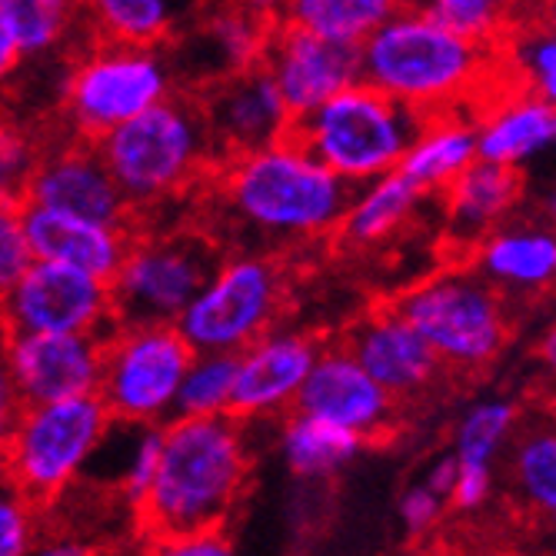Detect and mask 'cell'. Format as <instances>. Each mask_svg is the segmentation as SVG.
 Returning a JSON list of instances; mask_svg holds the SVG:
<instances>
[{
    "label": "cell",
    "instance_id": "29",
    "mask_svg": "<svg viewBox=\"0 0 556 556\" xmlns=\"http://www.w3.org/2000/svg\"><path fill=\"white\" fill-rule=\"evenodd\" d=\"M477 161H480V127L433 114L430 127L407 150L400 170L410 174L430 193V190H446Z\"/></svg>",
    "mask_w": 556,
    "mask_h": 556
},
{
    "label": "cell",
    "instance_id": "27",
    "mask_svg": "<svg viewBox=\"0 0 556 556\" xmlns=\"http://www.w3.org/2000/svg\"><path fill=\"white\" fill-rule=\"evenodd\" d=\"M84 0H0V67L11 74L21 58L47 54L67 34Z\"/></svg>",
    "mask_w": 556,
    "mask_h": 556
},
{
    "label": "cell",
    "instance_id": "1",
    "mask_svg": "<svg viewBox=\"0 0 556 556\" xmlns=\"http://www.w3.org/2000/svg\"><path fill=\"white\" fill-rule=\"evenodd\" d=\"M353 187L290 134L220 164L217 197L227 220L261 243H307L337 233Z\"/></svg>",
    "mask_w": 556,
    "mask_h": 556
},
{
    "label": "cell",
    "instance_id": "7",
    "mask_svg": "<svg viewBox=\"0 0 556 556\" xmlns=\"http://www.w3.org/2000/svg\"><path fill=\"white\" fill-rule=\"evenodd\" d=\"M393 311L407 317L440 361L453 370H480L507 346L510 320L503 314L496 283L477 274H440L400 300Z\"/></svg>",
    "mask_w": 556,
    "mask_h": 556
},
{
    "label": "cell",
    "instance_id": "3",
    "mask_svg": "<svg viewBox=\"0 0 556 556\" xmlns=\"http://www.w3.org/2000/svg\"><path fill=\"white\" fill-rule=\"evenodd\" d=\"M493 50L496 43L464 37L417 8H403L364 40V80L420 111H443L483 84Z\"/></svg>",
    "mask_w": 556,
    "mask_h": 556
},
{
    "label": "cell",
    "instance_id": "22",
    "mask_svg": "<svg viewBox=\"0 0 556 556\" xmlns=\"http://www.w3.org/2000/svg\"><path fill=\"white\" fill-rule=\"evenodd\" d=\"M523 193L520 167L477 161L457 180L446 187V220L450 233L473 247L480 237L493 230L500 217H507L510 207Z\"/></svg>",
    "mask_w": 556,
    "mask_h": 556
},
{
    "label": "cell",
    "instance_id": "32",
    "mask_svg": "<svg viewBox=\"0 0 556 556\" xmlns=\"http://www.w3.org/2000/svg\"><path fill=\"white\" fill-rule=\"evenodd\" d=\"M240 374V353L230 350H197V357L184 377L174 420L177 417H211L230 414L233 390Z\"/></svg>",
    "mask_w": 556,
    "mask_h": 556
},
{
    "label": "cell",
    "instance_id": "15",
    "mask_svg": "<svg viewBox=\"0 0 556 556\" xmlns=\"http://www.w3.org/2000/svg\"><path fill=\"white\" fill-rule=\"evenodd\" d=\"M24 200L127 230L134 224L130 200L111 174L108 161L100 157L97 140L84 137L40 157L37 170L27 180Z\"/></svg>",
    "mask_w": 556,
    "mask_h": 556
},
{
    "label": "cell",
    "instance_id": "18",
    "mask_svg": "<svg viewBox=\"0 0 556 556\" xmlns=\"http://www.w3.org/2000/svg\"><path fill=\"white\" fill-rule=\"evenodd\" d=\"M346 346L374 374V380L403 403L420 400L446 367L427 337L390 303L353 327L346 333Z\"/></svg>",
    "mask_w": 556,
    "mask_h": 556
},
{
    "label": "cell",
    "instance_id": "25",
    "mask_svg": "<svg viewBox=\"0 0 556 556\" xmlns=\"http://www.w3.org/2000/svg\"><path fill=\"white\" fill-rule=\"evenodd\" d=\"M424 193L427 190L410 174H403L400 167L370 180L364 187V193L353 197L346 217L337 227V240L346 247H361V250L390 240L414 217Z\"/></svg>",
    "mask_w": 556,
    "mask_h": 556
},
{
    "label": "cell",
    "instance_id": "24",
    "mask_svg": "<svg viewBox=\"0 0 556 556\" xmlns=\"http://www.w3.org/2000/svg\"><path fill=\"white\" fill-rule=\"evenodd\" d=\"M556 147V104L543 93H520L480 124V161L520 167Z\"/></svg>",
    "mask_w": 556,
    "mask_h": 556
},
{
    "label": "cell",
    "instance_id": "21",
    "mask_svg": "<svg viewBox=\"0 0 556 556\" xmlns=\"http://www.w3.org/2000/svg\"><path fill=\"white\" fill-rule=\"evenodd\" d=\"M261 0H233V4L214 8L204 24L177 43V67L197 80L220 84L247 67L264 61V50L274 30H267L261 17Z\"/></svg>",
    "mask_w": 556,
    "mask_h": 556
},
{
    "label": "cell",
    "instance_id": "19",
    "mask_svg": "<svg viewBox=\"0 0 556 556\" xmlns=\"http://www.w3.org/2000/svg\"><path fill=\"white\" fill-rule=\"evenodd\" d=\"M320 346L300 333H264L257 343L240 350V374L230 414L250 420L293 407L307 383Z\"/></svg>",
    "mask_w": 556,
    "mask_h": 556
},
{
    "label": "cell",
    "instance_id": "9",
    "mask_svg": "<svg viewBox=\"0 0 556 556\" xmlns=\"http://www.w3.org/2000/svg\"><path fill=\"white\" fill-rule=\"evenodd\" d=\"M170 97V71L157 47L104 40L67 77L64 114L77 137L100 140Z\"/></svg>",
    "mask_w": 556,
    "mask_h": 556
},
{
    "label": "cell",
    "instance_id": "28",
    "mask_svg": "<svg viewBox=\"0 0 556 556\" xmlns=\"http://www.w3.org/2000/svg\"><path fill=\"white\" fill-rule=\"evenodd\" d=\"M364 443L367 440L357 430H346L340 424H330L314 414H300V410H293V417L283 427L287 467L303 480H324V477L340 473L343 467L357 460Z\"/></svg>",
    "mask_w": 556,
    "mask_h": 556
},
{
    "label": "cell",
    "instance_id": "14",
    "mask_svg": "<svg viewBox=\"0 0 556 556\" xmlns=\"http://www.w3.org/2000/svg\"><path fill=\"white\" fill-rule=\"evenodd\" d=\"M264 64L270 67L287 108L296 117L324 108L330 97L364 80V47L340 43L293 21L274 27Z\"/></svg>",
    "mask_w": 556,
    "mask_h": 556
},
{
    "label": "cell",
    "instance_id": "31",
    "mask_svg": "<svg viewBox=\"0 0 556 556\" xmlns=\"http://www.w3.org/2000/svg\"><path fill=\"white\" fill-rule=\"evenodd\" d=\"M287 21L340 43H361L396 17L407 0H287Z\"/></svg>",
    "mask_w": 556,
    "mask_h": 556
},
{
    "label": "cell",
    "instance_id": "46",
    "mask_svg": "<svg viewBox=\"0 0 556 556\" xmlns=\"http://www.w3.org/2000/svg\"><path fill=\"white\" fill-rule=\"evenodd\" d=\"M553 414H556V400H553Z\"/></svg>",
    "mask_w": 556,
    "mask_h": 556
},
{
    "label": "cell",
    "instance_id": "40",
    "mask_svg": "<svg viewBox=\"0 0 556 556\" xmlns=\"http://www.w3.org/2000/svg\"><path fill=\"white\" fill-rule=\"evenodd\" d=\"M233 543L224 536V530H204V533H190L170 546H164V553H177V556H224L230 553Z\"/></svg>",
    "mask_w": 556,
    "mask_h": 556
},
{
    "label": "cell",
    "instance_id": "26",
    "mask_svg": "<svg viewBox=\"0 0 556 556\" xmlns=\"http://www.w3.org/2000/svg\"><path fill=\"white\" fill-rule=\"evenodd\" d=\"M480 274L507 290H540L556 280V230H500L486 233L480 254Z\"/></svg>",
    "mask_w": 556,
    "mask_h": 556
},
{
    "label": "cell",
    "instance_id": "5",
    "mask_svg": "<svg viewBox=\"0 0 556 556\" xmlns=\"http://www.w3.org/2000/svg\"><path fill=\"white\" fill-rule=\"evenodd\" d=\"M430 121L433 114H420V108L407 100L357 80L330 97L324 108L296 117L290 124V137L343 180L370 184L403 164Z\"/></svg>",
    "mask_w": 556,
    "mask_h": 556
},
{
    "label": "cell",
    "instance_id": "35",
    "mask_svg": "<svg viewBox=\"0 0 556 556\" xmlns=\"http://www.w3.org/2000/svg\"><path fill=\"white\" fill-rule=\"evenodd\" d=\"M34 261L37 257L27 240V230L21 224V211L17 204L4 200V217H0V283H4V290L14 287Z\"/></svg>",
    "mask_w": 556,
    "mask_h": 556
},
{
    "label": "cell",
    "instance_id": "41",
    "mask_svg": "<svg viewBox=\"0 0 556 556\" xmlns=\"http://www.w3.org/2000/svg\"><path fill=\"white\" fill-rule=\"evenodd\" d=\"M457 477H460V457L457 453H446V457L433 460L430 470H427V480L437 493H443L446 500L453 496V486H457Z\"/></svg>",
    "mask_w": 556,
    "mask_h": 556
},
{
    "label": "cell",
    "instance_id": "37",
    "mask_svg": "<svg viewBox=\"0 0 556 556\" xmlns=\"http://www.w3.org/2000/svg\"><path fill=\"white\" fill-rule=\"evenodd\" d=\"M443 503H450L443 493H437L430 483H417L410 486L407 493L400 496V523H403V533L410 540H420L427 536L440 517H443Z\"/></svg>",
    "mask_w": 556,
    "mask_h": 556
},
{
    "label": "cell",
    "instance_id": "36",
    "mask_svg": "<svg viewBox=\"0 0 556 556\" xmlns=\"http://www.w3.org/2000/svg\"><path fill=\"white\" fill-rule=\"evenodd\" d=\"M520 64L533 90L556 104V34L533 27V37L520 47Z\"/></svg>",
    "mask_w": 556,
    "mask_h": 556
},
{
    "label": "cell",
    "instance_id": "45",
    "mask_svg": "<svg viewBox=\"0 0 556 556\" xmlns=\"http://www.w3.org/2000/svg\"><path fill=\"white\" fill-rule=\"evenodd\" d=\"M536 27H540V30H549V34H556V4H553V8H549L543 17H540V24H536Z\"/></svg>",
    "mask_w": 556,
    "mask_h": 556
},
{
    "label": "cell",
    "instance_id": "10",
    "mask_svg": "<svg viewBox=\"0 0 556 556\" xmlns=\"http://www.w3.org/2000/svg\"><path fill=\"white\" fill-rule=\"evenodd\" d=\"M197 357L177 324L124 327L104 353L100 396L121 424H164Z\"/></svg>",
    "mask_w": 556,
    "mask_h": 556
},
{
    "label": "cell",
    "instance_id": "12",
    "mask_svg": "<svg viewBox=\"0 0 556 556\" xmlns=\"http://www.w3.org/2000/svg\"><path fill=\"white\" fill-rule=\"evenodd\" d=\"M4 330L97 333L108 343L124 330L114 314L111 280L40 257L14 287L4 290Z\"/></svg>",
    "mask_w": 556,
    "mask_h": 556
},
{
    "label": "cell",
    "instance_id": "17",
    "mask_svg": "<svg viewBox=\"0 0 556 556\" xmlns=\"http://www.w3.org/2000/svg\"><path fill=\"white\" fill-rule=\"evenodd\" d=\"M393 403L396 396L387 393L374 374L353 357V350L327 346L303 383L293 410L314 414L330 424H340L346 430H357L364 440L387 433L393 427Z\"/></svg>",
    "mask_w": 556,
    "mask_h": 556
},
{
    "label": "cell",
    "instance_id": "39",
    "mask_svg": "<svg viewBox=\"0 0 556 556\" xmlns=\"http://www.w3.org/2000/svg\"><path fill=\"white\" fill-rule=\"evenodd\" d=\"M493 493V467H477V464H460L457 486H453L450 507H457L460 514H473Z\"/></svg>",
    "mask_w": 556,
    "mask_h": 556
},
{
    "label": "cell",
    "instance_id": "43",
    "mask_svg": "<svg viewBox=\"0 0 556 556\" xmlns=\"http://www.w3.org/2000/svg\"><path fill=\"white\" fill-rule=\"evenodd\" d=\"M536 361L543 364L546 377L556 380V327H549L546 337L540 340V346H536Z\"/></svg>",
    "mask_w": 556,
    "mask_h": 556
},
{
    "label": "cell",
    "instance_id": "13",
    "mask_svg": "<svg viewBox=\"0 0 556 556\" xmlns=\"http://www.w3.org/2000/svg\"><path fill=\"white\" fill-rule=\"evenodd\" d=\"M108 340L97 333H40L8 330L4 414L30 403H50L84 393H100Z\"/></svg>",
    "mask_w": 556,
    "mask_h": 556
},
{
    "label": "cell",
    "instance_id": "8",
    "mask_svg": "<svg viewBox=\"0 0 556 556\" xmlns=\"http://www.w3.org/2000/svg\"><path fill=\"white\" fill-rule=\"evenodd\" d=\"M220 264L224 254L207 233L174 230L164 237H134L130 254L111 283L121 327L177 324Z\"/></svg>",
    "mask_w": 556,
    "mask_h": 556
},
{
    "label": "cell",
    "instance_id": "30",
    "mask_svg": "<svg viewBox=\"0 0 556 556\" xmlns=\"http://www.w3.org/2000/svg\"><path fill=\"white\" fill-rule=\"evenodd\" d=\"M187 4L193 0H84V14L100 30V40L161 47L180 34Z\"/></svg>",
    "mask_w": 556,
    "mask_h": 556
},
{
    "label": "cell",
    "instance_id": "38",
    "mask_svg": "<svg viewBox=\"0 0 556 556\" xmlns=\"http://www.w3.org/2000/svg\"><path fill=\"white\" fill-rule=\"evenodd\" d=\"M34 503L24 500L17 490L4 496L0 503V553L4 556H21L34 549Z\"/></svg>",
    "mask_w": 556,
    "mask_h": 556
},
{
    "label": "cell",
    "instance_id": "20",
    "mask_svg": "<svg viewBox=\"0 0 556 556\" xmlns=\"http://www.w3.org/2000/svg\"><path fill=\"white\" fill-rule=\"evenodd\" d=\"M17 211L34 247V257L40 261H61L114 283L130 254L134 233L127 227L87 220L43 204H30V200H21Z\"/></svg>",
    "mask_w": 556,
    "mask_h": 556
},
{
    "label": "cell",
    "instance_id": "44",
    "mask_svg": "<svg viewBox=\"0 0 556 556\" xmlns=\"http://www.w3.org/2000/svg\"><path fill=\"white\" fill-rule=\"evenodd\" d=\"M543 220L556 230V187L546 193V200H543Z\"/></svg>",
    "mask_w": 556,
    "mask_h": 556
},
{
    "label": "cell",
    "instance_id": "42",
    "mask_svg": "<svg viewBox=\"0 0 556 556\" xmlns=\"http://www.w3.org/2000/svg\"><path fill=\"white\" fill-rule=\"evenodd\" d=\"M556 4V0H514V24L530 21L533 27L540 24V17Z\"/></svg>",
    "mask_w": 556,
    "mask_h": 556
},
{
    "label": "cell",
    "instance_id": "6",
    "mask_svg": "<svg viewBox=\"0 0 556 556\" xmlns=\"http://www.w3.org/2000/svg\"><path fill=\"white\" fill-rule=\"evenodd\" d=\"M114 417L100 393L30 403L8 424V483L34 507L61 496L90 464Z\"/></svg>",
    "mask_w": 556,
    "mask_h": 556
},
{
    "label": "cell",
    "instance_id": "16",
    "mask_svg": "<svg viewBox=\"0 0 556 556\" xmlns=\"http://www.w3.org/2000/svg\"><path fill=\"white\" fill-rule=\"evenodd\" d=\"M200 104L207 111L224 164L237 154L283 140L293 124L287 100L264 61L220 84H211V93H204Z\"/></svg>",
    "mask_w": 556,
    "mask_h": 556
},
{
    "label": "cell",
    "instance_id": "2",
    "mask_svg": "<svg viewBox=\"0 0 556 556\" xmlns=\"http://www.w3.org/2000/svg\"><path fill=\"white\" fill-rule=\"evenodd\" d=\"M243 417H177L167 424L157 480L140 503V527L157 549L204 530H220L247 486L250 453Z\"/></svg>",
    "mask_w": 556,
    "mask_h": 556
},
{
    "label": "cell",
    "instance_id": "23",
    "mask_svg": "<svg viewBox=\"0 0 556 556\" xmlns=\"http://www.w3.org/2000/svg\"><path fill=\"white\" fill-rule=\"evenodd\" d=\"M507 477L523 510L556 530V414L520 417L507 443Z\"/></svg>",
    "mask_w": 556,
    "mask_h": 556
},
{
    "label": "cell",
    "instance_id": "11",
    "mask_svg": "<svg viewBox=\"0 0 556 556\" xmlns=\"http://www.w3.org/2000/svg\"><path fill=\"white\" fill-rule=\"evenodd\" d=\"M283 303V274L270 257L240 254L220 264L211 283L177 320L193 350L240 353L270 333Z\"/></svg>",
    "mask_w": 556,
    "mask_h": 556
},
{
    "label": "cell",
    "instance_id": "34",
    "mask_svg": "<svg viewBox=\"0 0 556 556\" xmlns=\"http://www.w3.org/2000/svg\"><path fill=\"white\" fill-rule=\"evenodd\" d=\"M407 4L483 43H500L503 27L514 24V0H407Z\"/></svg>",
    "mask_w": 556,
    "mask_h": 556
},
{
    "label": "cell",
    "instance_id": "33",
    "mask_svg": "<svg viewBox=\"0 0 556 556\" xmlns=\"http://www.w3.org/2000/svg\"><path fill=\"white\" fill-rule=\"evenodd\" d=\"M520 424V410L510 400H483L477 407L467 410V417L457 427V443L453 453L460 464H477V467H493L500 453H507V443Z\"/></svg>",
    "mask_w": 556,
    "mask_h": 556
},
{
    "label": "cell",
    "instance_id": "4",
    "mask_svg": "<svg viewBox=\"0 0 556 556\" xmlns=\"http://www.w3.org/2000/svg\"><path fill=\"white\" fill-rule=\"evenodd\" d=\"M134 214L161 204L197 184L207 167L224 164L204 104L170 93L161 104L137 114L97 140Z\"/></svg>",
    "mask_w": 556,
    "mask_h": 556
}]
</instances>
